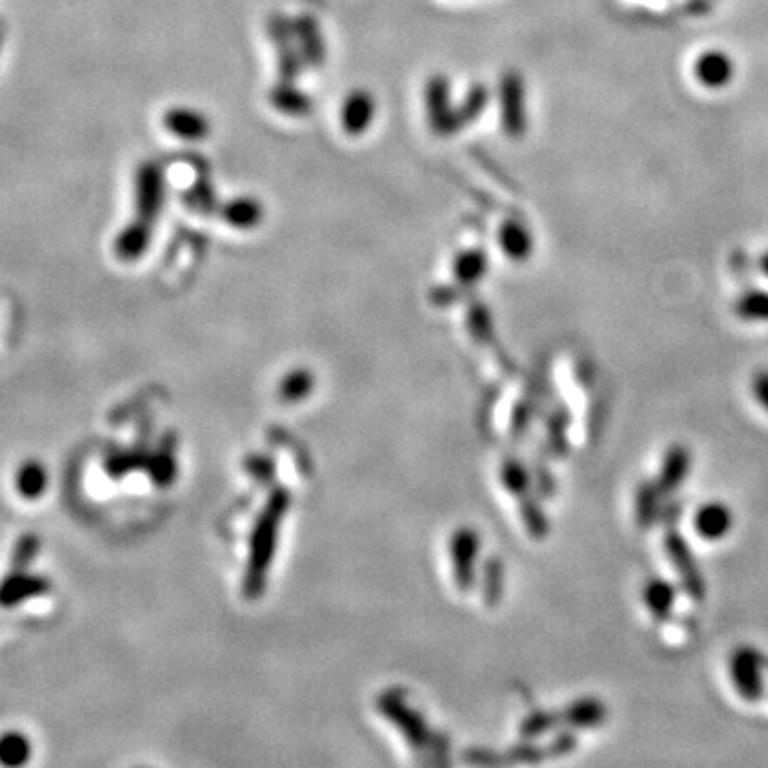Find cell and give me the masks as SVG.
Here are the masks:
<instances>
[{
  "instance_id": "8992f818",
  "label": "cell",
  "mask_w": 768,
  "mask_h": 768,
  "mask_svg": "<svg viewBox=\"0 0 768 768\" xmlns=\"http://www.w3.org/2000/svg\"><path fill=\"white\" fill-rule=\"evenodd\" d=\"M50 589V581L43 579V576L26 572V568H13L5 579L0 581V606H18L26 600L47 594Z\"/></svg>"
},
{
  "instance_id": "ba28073f",
  "label": "cell",
  "mask_w": 768,
  "mask_h": 768,
  "mask_svg": "<svg viewBox=\"0 0 768 768\" xmlns=\"http://www.w3.org/2000/svg\"><path fill=\"white\" fill-rule=\"evenodd\" d=\"M163 126L169 135L180 141H203L212 133V122L195 107H171L165 111Z\"/></svg>"
},
{
  "instance_id": "8fae6325",
  "label": "cell",
  "mask_w": 768,
  "mask_h": 768,
  "mask_svg": "<svg viewBox=\"0 0 768 768\" xmlns=\"http://www.w3.org/2000/svg\"><path fill=\"white\" fill-rule=\"evenodd\" d=\"M694 75L704 88H711V90L724 88L730 84V79L734 77V62L724 52L709 50V52H704L702 56L696 58Z\"/></svg>"
},
{
  "instance_id": "7a4b0ae2",
  "label": "cell",
  "mask_w": 768,
  "mask_h": 768,
  "mask_svg": "<svg viewBox=\"0 0 768 768\" xmlns=\"http://www.w3.org/2000/svg\"><path fill=\"white\" fill-rule=\"evenodd\" d=\"M666 553L672 562V568L677 570L683 589L687 596L696 602H702L707 596V583H704V574L696 562V557L690 549V544L679 532H668L664 538Z\"/></svg>"
},
{
  "instance_id": "6da1fadb",
  "label": "cell",
  "mask_w": 768,
  "mask_h": 768,
  "mask_svg": "<svg viewBox=\"0 0 768 768\" xmlns=\"http://www.w3.org/2000/svg\"><path fill=\"white\" fill-rule=\"evenodd\" d=\"M165 207V171L154 160H146L135 169V218L154 227Z\"/></svg>"
},
{
  "instance_id": "484cf974",
  "label": "cell",
  "mask_w": 768,
  "mask_h": 768,
  "mask_svg": "<svg viewBox=\"0 0 768 768\" xmlns=\"http://www.w3.org/2000/svg\"><path fill=\"white\" fill-rule=\"evenodd\" d=\"M504 478H506V485L512 491H523L525 485H527V474H525V470L521 466H517V463H512V466L506 468Z\"/></svg>"
},
{
  "instance_id": "cb8c5ba5",
  "label": "cell",
  "mask_w": 768,
  "mask_h": 768,
  "mask_svg": "<svg viewBox=\"0 0 768 768\" xmlns=\"http://www.w3.org/2000/svg\"><path fill=\"white\" fill-rule=\"evenodd\" d=\"M559 722H562V715H557V713H538V715L527 719V722L523 724V734L538 736L542 732L555 728Z\"/></svg>"
},
{
  "instance_id": "9a60e30c",
  "label": "cell",
  "mask_w": 768,
  "mask_h": 768,
  "mask_svg": "<svg viewBox=\"0 0 768 768\" xmlns=\"http://www.w3.org/2000/svg\"><path fill=\"white\" fill-rule=\"evenodd\" d=\"M643 602L653 619L666 621L677 604V587L666 579H651L643 587Z\"/></svg>"
},
{
  "instance_id": "44dd1931",
  "label": "cell",
  "mask_w": 768,
  "mask_h": 768,
  "mask_svg": "<svg viewBox=\"0 0 768 768\" xmlns=\"http://www.w3.org/2000/svg\"><path fill=\"white\" fill-rule=\"evenodd\" d=\"M487 271V254L483 250H468L457 256L455 274L463 282H476Z\"/></svg>"
},
{
  "instance_id": "4fadbf2b",
  "label": "cell",
  "mask_w": 768,
  "mask_h": 768,
  "mask_svg": "<svg viewBox=\"0 0 768 768\" xmlns=\"http://www.w3.org/2000/svg\"><path fill=\"white\" fill-rule=\"evenodd\" d=\"M265 218V207L254 197H237L227 205H222V220L233 229L252 231L259 227Z\"/></svg>"
},
{
  "instance_id": "83f0119b",
  "label": "cell",
  "mask_w": 768,
  "mask_h": 768,
  "mask_svg": "<svg viewBox=\"0 0 768 768\" xmlns=\"http://www.w3.org/2000/svg\"><path fill=\"white\" fill-rule=\"evenodd\" d=\"M762 271L768 276V252L762 256Z\"/></svg>"
},
{
  "instance_id": "5b68a950",
  "label": "cell",
  "mask_w": 768,
  "mask_h": 768,
  "mask_svg": "<svg viewBox=\"0 0 768 768\" xmlns=\"http://www.w3.org/2000/svg\"><path fill=\"white\" fill-rule=\"evenodd\" d=\"M500 109L502 126L510 137H521L525 133V86L519 73L510 71L502 77L500 84Z\"/></svg>"
},
{
  "instance_id": "2e32d148",
  "label": "cell",
  "mask_w": 768,
  "mask_h": 768,
  "mask_svg": "<svg viewBox=\"0 0 768 768\" xmlns=\"http://www.w3.org/2000/svg\"><path fill=\"white\" fill-rule=\"evenodd\" d=\"M500 246L510 261H525L534 250L532 231L519 220H506L500 229Z\"/></svg>"
},
{
  "instance_id": "52a82bcc",
  "label": "cell",
  "mask_w": 768,
  "mask_h": 768,
  "mask_svg": "<svg viewBox=\"0 0 768 768\" xmlns=\"http://www.w3.org/2000/svg\"><path fill=\"white\" fill-rule=\"evenodd\" d=\"M378 114L374 96L367 90H352L340 107V126L350 137L363 135L372 128Z\"/></svg>"
},
{
  "instance_id": "d6986e66",
  "label": "cell",
  "mask_w": 768,
  "mask_h": 768,
  "mask_svg": "<svg viewBox=\"0 0 768 768\" xmlns=\"http://www.w3.org/2000/svg\"><path fill=\"white\" fill-rule=\"evenodd\" d=\"M32 758V743L20 730H5L0 734V764L24 766Z\"/></svg>"
},
{
  "instance_id": "30bf717a",
  "label": "cell",
  "mask_w": 768,
  "mask_h": 768,
  "mask_svg": "<svg viewBox=\"0 0 768 768\" xmlns=\"http://www.w3.org/2000/svg\"><path fill=\"white\" fill-rule=\"evenodd\" d=\"M690 470H692L690 448L683 444H672L662 459L660 474H658V487L662 495L675 493L685 483L687 476H690Z\"/></svg>"
},
{
  "instance_id": "f1b7e54d",
  "label": "cell",
  "mask_w": 768,
  "mask_h": 768,
  "mask_svg": "<svg viewBox=\"0 0 768 768\" xmlns=\"http://www.w3.org/2000/svg\"><path fill=\"white\" fill-rule=\"evenodd\" d=\"M0 45H3V32H0Z\"/></svg>"
},
{
  "instance_id": "7c38bea8",
  "label": "cell",
  "mask_w": 768,
  "mask_h": 768,
  "mask_svg": "<svg viewBox=\"0 0 768 768\" xmlns=\"http://www.w3.org/2000/svg\"><path fill=\"white\" fill-rule=\"evenodd\" d=\"M152 229L148 224H141L137 220H131L126 227L116 235L114 239V254L116 259L124 263H133L139 261L143 254H146L150 239H152Z\"/></svg>"
},
{
  "instance_id": "603a6c76",
  "label": "cell",
  "mask_w": 768,
  "mask_h": 768,
  "mask_svg": "<svg viewBox=\"0 0 768 768\" xmlns=\"http://www.w3.org/2000/svg\"><path fill=\"white\" fill-rule=\"evenodd\" d=\"M39 553V540L35 536H24L13 551V568H26Z\"/></svg>"
},
{
  "instance_id": "9c48e42d",
  "label": "cell",
  "mask_w": 768,
  "mask_h": 768,
  "mask_svg": "<svg viewBox=\"0 0 768 768\" xmlns=\"http://www.w3.org/2000/svg\"><path fill=\"white\" fill-rule=\"evenodd\" d=\"M692 525H694V532L702 540L715 542V540L726 538L732 532L734 515L730 506L724 502H707L696 510Z\"/></svg>"
},
{
  "instance_id": "3957f363",
  "label": "cell",
  "mask_w": 768,
  "mask_h": 768,
  "mask_svg": "<svg viewBox=\"0 0 768 768\" xmlns=\"http://www.w3.org/2000/svg\"><path fill=\"white\" fill-rule=\"evenodd\" d=\"M730 681L745 702H758L764 696L762 660L751 647H741L730 655L728 662Z\"/></svg>"
},
{
  "instance_id": "4316f807",
  "label": "cell",
  "mask_w": 768,
  "mask_h": 768,
  "mask_svg": "<svg viewBox=\"0 0 768 768\" xmlns=\"http://www.w3.org/2000/svg\"><path fill=\"white\" fill-rule=\"evenodd\" d=\"M574 747H576V739L572 734H559L551 745V751L555 756H564V754H570Z\"/></svg>"
},
{
  "instance_id": "277c9868",
  "label": "cell",
  "mask_w": 768,
  "mask_h": 768,
  "mask_svg": "<svg viewBox=\"0 0 768 768\" xmlns=\"http://www.w3.org/2000/svg\"><path fill=\"white\" fill-rule=\"evenodd\" d=\"M451 84L442 75L431 77L425 84V109L431 128L440 135H453L459 131L455 107L451 105Z\"/></svg>"
},
{
  "instance_id": "d4e9b609",
  "label": "cell",
  "mask_w": 768,
  "mask_h": 768,
  "mask_svg": "<svg viewBox=\"0 0 768 768\" xmlns=\"http://www.w3.org/2000/svg\"><path fill=\"white\" fill-rule=\"evenodd\" d=\"M751 391H754V397L758 399V404L766 410L768 414V372L762 370L751 380Z\"/></svg>"
},
{
  "instance_id": "5bb4252c",
  "label": "cell",
  "mask_w": 768,
  "mask_h": 768,
  "mask_svg": "<svg viewBox=\"0 0 768 768\" xmlns=\"http://www.w3.org/2000/svg\"><path fill=\"white\" fill-rule=\"evenodd\" d=\"M606 715L608 709L600 698H581L568 704L562 713V722L576 730H589L602 726L606 722Z\"/></svg>"
},
{
  "instance_id": "ffe728a7",
  "label": "cell",
  "mask_w": 768,
  "mask_h": 768,
  "mask_svg": "<svg viewBox=\"0 0 768 768\" xmlns=\"http://www.w3.org/2000/svg\"><path fill=\"white\" fill-rule=\"evenodd\" d=\"M489 103V92L483 84L474 86L468 94L466 99H463L461 107H455V116H457V124H459V131L461 128H466L470 122H474L480 114H483L485 107Z\"/></svg>"
},
{
  "instance_id": "7402d4cb",
  "label": "cell",
  "mask_w": 768,
  "mask_h": 768,
  "mask_svg": "<svg viewBox=\"0 0 768 768\" xmlns=\"http://www.w3.org/2000/svg\"><path fill=\"white\" fill-rule=\"evenodd\" d=\"M734 312L743 320H768V293L749 291L736 301Z\"/></svg>"
},
{
  "instance_id": "ac0fdd59",
  "label": "cell",
  "mask_w": 768,
  "mask_h": 768,
  "mask_svg": "<svg viewBox=\"0 0 768 768\" xmlns=\"http://www.w3.org/2000/svg\"><path fill=\"white\" fill-rule=\"evenodd\" d=\"M660 500H662V491L658 487V480L655 483H640L636 489V498H634V517L636 525L640 530H649V527L658 521L660 517Z\"/></svg>"
},
{
  "instance_id": "e0dca14e",
  "label": "cell",
  "mask_w": 768,
  "mask_h": 768,
  "mask_svg": "<svg viewBox=\"0 0 768 768\" xmlns=\"http://www.w3.org/2000/svg\"><path fill=\"white\" fill-rule=\"evenodd\" d=\"M47 485H50L47 470L37 459H26L18 468V472H15V491H18L20 498L24 500H39Z\"/></svg>"
}]
</instances>
